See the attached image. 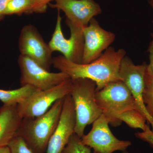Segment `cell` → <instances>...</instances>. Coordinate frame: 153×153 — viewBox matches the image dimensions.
<instances>
[{
    "mask_svg": "<svg viewBox=\"0 0 153 153\" xmlns=\"http://www.w3.org/2000/svg\"><path fill=\"white\" fill-rule=\"evenodd\" d=\"M76 114L70 94L64 98L63 108L57 128L48 143L46 153H62L71 135L74 133Z\"/></svg>",
    "mask_w": 153,
    "mask_h": 153,
    "instance_id": "4fadbf2b",
    "label": "cell"
},
{
    "mask_svg": "<svg viewBox=\"0 0 153 153\" xmlns=\"http://www.w3.org/2000/svg\"><path fill=\"white\" fill-rule=\"evenodd\" d=\"M126 52L123 49L116 50L109 47L97 59L88 64H78L67 60L63 55L53 58L52 65L68 75L72 80L87 78L95 82L96 91L109 82L121 80L119 69Z\"/></svg>",
    "mask_w": 153,
    "mask_h": 153,
    "instance_id": "6da1fadb",
    "label": "cell"
},
{
    "mask_svg": "<svg viewBox=\"0 0 153 153\" xmlns=\"http://www.w3.org/2000/svg\"><path fill=\"white\" fill-rule=\"evenodd\" d=\"M20 55L35 61L49 71L52 65V52L37 29L31 24L22 28L19 38Z\"/></svg>",
    "mask_w": 153,
    "mask_h": 153,
    "instance_id": "ba28073f",
    "label": "cell"
},
{
    "mask_svg": "<svg viewBox=\"0 0 153 153\" xmlns=\"http://www.w3.org/2000/svg\"><path fill=\"white\" fill-rule=\"evenodd\" d=\"M18 104L4 105L0 107V147L7 146L18 136L23 117Z\"/></svg>",
    "mask_w": 153,
    "mask_h": 153,
    "instance_id": "5bb4252c",
    "label": "cell"
},
{
    "mask_svg": "<svg viewBox=\"0 0 153 153\" xmlns=\"http://www.w3.org/2000/svg\"><path fill=\"white\" fill-rule=\"evenodd\" d=\"M147 1L149 5L150 6V7H151V9H152L153 14V0H147ZM152 23L153 27V18L152 21ZM151 36H152V40L153 41V32L151 33Z\"/></svg>",
    "mask_w": 153,
    "mask_h": 153,
    "instance_id": "484cf974",
    "label": "cell"
},
{
    "mask_svg": "<svg viewBox=\"0 0 153 153\" xmlns=\"http://www.w3.org/2000/svg\"><path fill=\"white\" fill-rule=\"evenodd\" d=\"M64 98L55 102L44 114L32 118H23L18 131L33 153H46L47 146L57 128Z\"/></svg>",
    "mask_w": 153,
    "mask_h": 153,
    "instance_id": "7a4b0ae2",
    "label": "cell"
},
{
    "mask_svg": "<svg viewBox=\"0 0 153 153\" xmlns=\"http://www.w3.org/2000/svg\"><path fill=\"white\" fill-rule=\"evenodd\" d=\"M148 64L143 62L140 65H135L128 56H126L121 62L119 75L121 81L124 82L130 91L135 101L138 108L150 124L153 129V118L146 109L143 94L144 91L145 76Z\"/></svg>",
    "mask_w": 153,
    "mask_h": 153,
    "instance_id": "9c48e42d",
    "label": "cell"
},
{
    "mask_svg": "<svg viewBox=\"0 0 153 153\" xmlns=\"http://www.w3.org/2000/svg\"><path fill=\"white\" fill-rule=\"evenodd\" d=\"M0 153H11L8 146L0 147Z\"/></svg>",
    "mask_w": 153,
    "mask_h": 153,
    "instance_id": "d4e9b609",
    "label": "cell"
},
{
    "mask_svg": "<svg viewBox=\"0 0 153 153\" xmlns=\"http://www.w3.org/2000/svg\"><path fill=\"white\" fill-rule=\"evenodd\" d=\"M72 80L66 79L54 87L41 90L37 89L24 101L18 105L23 118H32L47 112L54 103L70 94Z\"/></svg>",
    "mask_w": 153,
    "mask_h": 153,
    "instance_id": "5b68a950",
    "label": "cell"
},
{
    "mask_svg": "<svg viewBox=\"0 0 153 153\" xmlns=\"http://www.w3.org/2000/svg\"><path fill=\"white\" fill-rule=\"evenodd\" d=\"M147 52L149 54V63L148 66L150 68L151 71L153 74V41L152 40L149 44L147 49Z\"/></svg>",
    "mask_w": 153,
    "mask_h": 153,
    "instance_id": "603a6c76",
    "label": "cell"
},
{
    "mask_svg": "<svg viewBox=\"0 0 153 153\" xmlns=\"http://www.w3.org/2000/svg\"><path fill=\"white\" fill-rule=\"evenodd\" d=\"M37 89L30 85H24L14 90L0 89V100L3 102L4 105H6L19 104L24 101Z\"/></svg>",
    "mask_w": 153,
    "mask_h": 153,
    "instance_id": "9a60e30c",
    "label": "cell"
},
{
    "mask_svg": "<svg viewBox=\"0 0 153 153\" xmlns=\"http://www.w3.org/2000/svg\"><path fill=\"white\" fill-rule=\"evenodd\" d=\"M62 17L58 10L54 33L49 45L52 52H60L67 60L73 63H82L84 39L83 29L69 22H66L70 31V37L66 39L62 32Z\"/></svg>",
    "mask_w": 153,
    "mask_h": 153,
    "instance_id": "8992f818",
    "label": "cell"
},
{
    "mask_svg": "<svg viewBox=\"0 0 153 153\" xmlns=\"http://www.w3.org/2000/svg\"><path fill=\"white\" fill-rule=\"evenodd\" d=\"M62 153H91V148L83 144L81 138L74 133L69 139Z\"/></svg>",
    "mask_w": 153,
    "mask_h": 153,
    "instance_id": "d6986e66",
    "label": "cell"
},
{
    "mask_svg": "<svg viewBox=\"0 0 153 153\" xmlns=\"http://www.w3.org/2000/svg\"><path fill=\"white\" fill-rule=\"evenodd\" d=\"M55 4H49L53 8L63 11L66 22L84 29L91 20L102 13L100 5L94 0H55Z\"/></svg>",
    "mask_w": 153,
    "mask_h": 153,
    "instance_id": "7c38bea8",
    "label": "cell"
},
{
    "mask_svg": "<svg viewBox=\"0 0 153 153\" xmlns=\"http://www.w3.org/2000/svg\"><path fill=\"white\" fill-rule=\"evenodd\" d=\"M135 136L137 138L147 143L153 148V132L149 126L142 132L136 133Z\"/></svg>",
    "mask_w": 153,
    "mask_h": 153,
    "instance_id": "7402d4cb",
    "label": "cell"
},
{
    "mask_svg": "<svg viewBox=\"0 0 153 153\" xmlns=\"http://www.w3.org/2000/svg\"><path fill=\"white\" fill-rule=\"evenodd\" d=\"M95 99L109 123L114 126H117L115 116L129 110H139L130 91L121 80L109 82L96 91Z\"/></svg>",
    "mask_w": 153,
    "mask_h": 153,
    "instance_id": "277c9868",
    "label": "cell"
},
{
    "mask_svg": "<svg viewBox=\"0 0 153 153\" xmlns=\"http://www.w3.org/2000/svg\"><path fill=\"white\" fill-rule=\"evenodd\" d=\"M91 130L81 138L83 144L98 153H113L124 151L131 145V142L119 140L109 128L108 119L102 114L93 123Z\"/></svg>",
    "mask_w": 153,
    "mask_h": 153,
    "instance_id": "52a82bcc",
    "label": "cell"
},
{
    "mask_svg": "<svg viewBox=\"0 0 153 153\" xmlns=\"http://www.w3.org/2000/svg\"><path fill=\"white\" fill-rule=\"evenodd\" d=\"M145 83L143 100L147 111L153 118V74L148 64L145 74ZM152 131L153 132V129Z\"/></svg>",
    "mask_w": 153,
    "mask_h": 153,
    "instance_id": "e0dca14e",
    "label": "cell"
},
{
    "mask_svg": "<svg viewBox=\"0 0 153 153\" xmlns=\"http://www.w3.org/2000/svg\"><path fill=\"white\" fill-rule=\"evenodd\" d=\"M11 153H33L21 137L17 136L8 146Z\"/></svg>",
    "mask_w": 153,
    "mask_h": 153,
    "instance_id": "ffe728a7",
    "label": "cell"
},
{
    "mask_svg": "<svg viewBox=\"0 0 153 153\" xmlns=\"http://www.w3.org/2000/svg\"><path fill=\"white\" fill-rule=\"evenodd\" d=\"M122 153H129L126 150L123 151Z\"/></svg>",
    "mask_w": 153,
    "mask_h": 153,
    "instance_id": "4316f807",
    "label": "cell"
},
{
    "mask_svg": "<svg viewBox=\"0 0 153 153\" xmlns=\"http://www.w3.org/2000/svg\"><path fill=\"white\" fill-rule=\"evenodd\" d=\"M71 80L69 94L73 100L76 114L74 133L81 138L87 126L93 123L102 113L96 101L95 82L87 78Z\"/></svg>",
    "mask_w": 153,
    "mask_h": 153,
    "instance_id": "3957f363",
    "label": "cell"
},
{
    "mask_svg": "<svg viewBox=\"0 0 153 153\" xmlns=\"http://www.w3.org/2000/svg\"><path fill=\"white\" fill-rule=\"evenodd\" d=\"M54 0H32V7L31 13H43L47 11V7L50 2Z\"/></svg>",
    "mask_w": 153,
    "mask_h": 153,
    "instance_id": "44dd1931",
    "label": "cell"
},
{
    "mask_svg": "<svg viewBox=\"0 0 153 153\" xmlns=\"http://www.w3.org/2000/svg\"><path fill=\"white\" fill-rule=\"evenodd\" d=\"M18 63L21 70V86L30 85L39 90L49 89L70 78L67 74L60 72L47 71L27 57L20 55Z\"/></svg>",
    "mask_w": 153,
    "mask_h": 153,
    "instance_id": "30bf717a",
    "label": "cell"
},
{
    "mask_svg": "<svg viewBox=\"0 0 153 153\" xmlns=\"http://www.w3.org/2000/svg\"><path fill=\"white\" fill-rule=\"evenodd\" d=\"M93 153H98L96 152H94Z\"/></svg>",
    "mask_w": 153,
    "mask_h": 153,
    "instance_id": "83f0119b",
    "label": "cell"
},
{
    "mask_svg": "<svg viewBox=\"0 0 153 153\" xmlns=\"http://www.w3.org/2000/svg\"><path fill=\"white\" fill-rule=\"evenodd\" d=\"M84 44L82 64L91 63L109 48L115 39L114 33L102 28L95 18L83 29Z\"/></svg>",
    "mask_w": 153,
    "mask_h": 153,
    "instance_id": "8fae6325",
    "label": "cell"
},
{
    "mask_svg": "<svg viewBox=\"0 0 153 153\" xmlns=\"http://www.w3.org/2000/svg\"><path fill=\"white\" fill-rule=\"evenodd\" d=\"M114 119L117 126L123 121L131 128H140L143 131L148 126L146 123V118L137 109L129 110L116 115L114 117Z\"/></svg>",
    "mask_w": 153,
    "mask_h": 153,
    "instance_id": "2e32d148",
    "label": "cell"
},
{
    "mask_svg": "<svg viewBox=\"0 0 153 153\" xmlns=\"http://www.w3.org/2000/svg\"><path fill=\"white\" fill-rule=\"evenodd\" d=\"M32 7V0H12L3 12L2 16L21 15L24 13L31 14Z\"/></svg>",
    "mask_w": 153,
    "mask_h": 153,
    "instance_id": "ac0fdd59",
    "label": "cell"
},
{
    "mask_svg": "<svg viewBox=\"0 0 153 153\" xmlns=\"http://www.w3.org/2000/svg\"><path fill=\"white\" fill-rule=\"evenodd\" d=\"M12 0H0V18L2 17V14L6 7Z\"/></svg>",
    "mask_w": 153,
    "mask_h": 153,
    "instance_id": "cb8c5ba5",
    "label": "cell"
}]
</instances>
